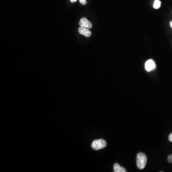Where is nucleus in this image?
Listing matches in <instances>:
<instances>
[{
    "label": "nucleus",
    "instance_id": "nucleus-1",
    "mask_svg": "<svg viewBox=\"0 0 172 172\" xmlns=\"http://www.w3.org/2000/svg\"><path fill=\"white\" fill-rule=\"evenodd\" d=\"M147 162V158L146 155L142 153H140L137 155V160L136 165L138 169H144L146 165Z\"/></svg>",
    "mask_w": 172,
    "mask_h": 172
},
{
    "label": "nucleus",
    "instance_id": "nucleus-2",
    "mask_svg": "<svg viewBox=\"0 0 172 172\" xmlns=\"http://www.w3.org/2000/svg\"><path fill=\"white\" fill-rule=\"evenodd\" d=\"M107 146V142L103 139L94 140L91 144V147L94 150H99L104 148Z\"/></svg>",
    "mask_w": 172,
    "mask_h": 172
},
{
    "label": "nucleus",
    "instance_id": "nucleus-3",
    "mask_svg": "<svg viewBox=\"0 0 172 172\" xmlns=\"http://www.w3.org/2000/svg\"><path fill=\"white\" fill-rule=\"evenodd\" d=\"M156 68V64L155 61L153 59H149L146 62L145 64V69L148 72L152 71Z\"/></svg>",
    "mask_w": 172,
    "mask_h": 172
},
{
    "label": "nucleus",
    "instance_id": "nucleus-4",
    "mask_svg": "<svg viewBox=\"0 0 172 172\" xmlns=\"http://www.w3.org/2000/svg\"><path fill=\"white\" fill-rule=\"evenodd\" d=\"M79 26L81 27H86V28L90 29L92 27V25L90 22L86 18H82L80 20L79 22Z\"/></svg>",
    "mask_w": 172,
    "mask_h": 172
},
{
    "label": "nucleus",
    "instance_id": "nucleus-5",
    "mask_svg": "<svg viewBox=\"0 0 172 172\" xmlns=\"http://www.w3.org/2000/svg\"><path fill=\"white\" fill-rule=\"evenodd\" d=\"M78 33L80 34L84 35L87 38L90 37L91 35V32L89 30V28H86V27H84L80 26L78 28Z\"/></svg>",
    "mask_w": 172,
    "mask_h": 172
},
{
    "label": "nucleus",
    "instance_id": "nucleus-6",
    "mask_svg": "<svg viewBox=\"0 0 172 172\" xmlns=\"http://www.w3.org/2000/svg\"><path fill=\"white\" fill-rule=\"evenodd\" d=\"M114 172H126V169L121 166L119 164L117 163H115L114 166Z\"/></svg>",
    "mask_w": 172,
    "mask_h": 172
},
{
    "label": "nucleus",
    "instance_id": "nucleus-7",
    "mask_svg": "<svg viewBox=\"0 0 172 172\" xmlns=\"http://www.w3.org/2000/svg\"><path fill=\"white\" fill-rule=\"evenodd\" d=\"M161 2L160 1H159V0H155L154 2V8L156 9H158L161 6Z\"/></svg>",
    "mask_w": 172,
    "mask_h": 172
},
{
    "label": "nucleus",
    "instance_id": "nucleus-8",
    "mask_svg": "<svg viewBox=\"0 0 172 172\" xmlns=\"http://www.w3.org/2000/svg\"><path fill=\"white\" fill-rule=\"evenodd\" d=\"M167 160H168V162L169 163H172V154H171V155L168 156Z\"/></svg>",
    "mask_w": 172,
    "mask_h": 172
},
{
    "label": "nucleus",
    "instance_id": "nucleus-9",
    "mask_svg": "<svg viewBox=\"0 0 172 172\" xmlns=\"http://www.w3.org/2000/svg\"><path fill=\"white\" fill-rule=\"evenodd\" d=\"M79 2L80 3L83 4V5H85V4H87V2L86 0H79Z\"/></svg>",
    "mask_w": 172,
    "mask_h": 172
},
{
    "label": "nucleus",
    "instance_id": "nucleus-10",
    "mask_svg": "<svg viewBox=\"0 0 172 172\" xmlns=\"http://www.w3.org/2000/svg\"><path fill=\"white\" fill-rule=\"evenodd\" d=\"M169 140L170 142H172V133H171L169 136Z\"/></svg>",
    "mask_w": 172,
    "mask_h": 172
},
{
    "label": "nucleus",
    "instance_id": "nucleus-11",
    "mask_svg": "<svg viewBox=\"0 0 172 172\" xmlns=\"http://www.w3.org/2000/svg\"><path fill=\"white\" fill-rule=\"evenodd\" d=\"M77 1V0H70V2H75Z\"/></svg>",
    "mask_w": 172,
    "mask_h": 172
},
{
    "label": "nucleus",
    "instance_id": "nucleus-12",
    "mask_svg": "<svg viewBox=\"0 0 172 172\" xmlns=\"http://www.w3.org/2000/svg\"><path fill=\"white\" fill-rule=\"evenodd\" d=\"M170 25H171V27L172 28V21L171 22V23H170Z\"/></svg>",
    "mask_w": 172,
    "mask_h": 172
}]
</instances>
